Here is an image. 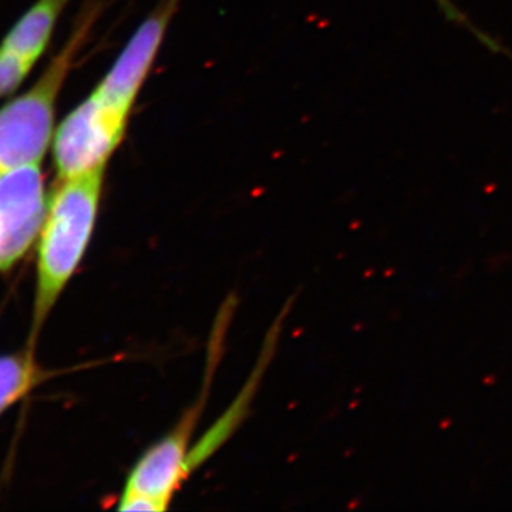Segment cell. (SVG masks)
I'll return each instance as SVG.
<instances>
[{
	"label": "cell",
	"mask_w": 512,
	"mask_h": 512,
	"mask_svg": "<svg viewBox=\"0 0 512 512\" xmlns=\"http://www.w3.org/2000/svg\"><path fill=\"white\" fill-rule=\"evenodd\" d=\"M104 175L106 167L69 180H59L49 197L37 247L29 348L35 349L37 335L86 255L99 215Z\"/></svg>",
	"instance_id": "cell-1"
},
{
	"label": "cell",
	"mask_w": 512,
	"mask_h": 512,
	"mask_svg": "<svg viewBox=\"0 0 512 512\" xmlns=\"http://www.w3.org/2000/svg\"><path fill=\"white\" fill-rule=\"evenodd\" d=\"M93 20L77 26L32 87L0 109V174L25 165H40L55 137L56 104L74 57Z\"/></svg>",
	"instance_id": "cell-2"
},
{
	"label": "cell",
	"mask_w": 512,
	"mask_h": 512,
	"mask_svg": "<svg viewBox=\"0 0 512 512\" xmlns=\"http://www.w3.org/2000/svg\"><path fill=\"white\" fill-rule=\"evenodd\" d=\"M128 119V114L90 94L55 131L53 158L59 180L107 167L126 137Z\"/></svg>",
	"instance_id": "cell-3"
},
{
	"label": "cell",
	"mask_w": 512,
	"mask_h": 512,
	"mask_svg": "<svg viewBox=\"0 0 512 512\" xmlns=\"http://www.w3.org/2000/svg\"><path fill=\"white\" fill-rule=\"evenodd\" d=\"M47 207L40 165L0 174V272L9 271L39 239Z\"/></svg>",
	"instance_id": "cell-4"
},
{
	"label": "cell",
	"mask_w": 512,
	"mask_h": 512,
	"mask_svg": "<svg viewBox=\"0 0 512 512\" xmlns=\"http://www.w3.org/2000/svg\"><path fill=\"white\" fill-rule=\"evenodd\" d=\"M181 0H165L136 30L93 94L113 109L131 114L156 62Z\"/></svg>",
	"instance_id": "cell-5"
},
{
	"label": "cell",
	"mask_w": 512,
	"mask_h": 512,
	"mask_svg": "<svg viewBox=\"0 0 512 512\" xmlns=\"http://www.w3.org/2000/svg\"><path fill=\"white\" fill-rule=\"evenodd\" d=\"M201 402L184 414V419L170 434L148 448L128 476L123 493L146 495L165 510L170 507L175 491L190 476L192 433L201 414Z\"/></svg>",
	"instance_id": "cell-6"
},
{
	"label": "cell",
	"mask_w": 512,
	"mask_h": 512,
	"mask_svg": "<svg viewBox=\"0 0 512 512\" xmlns=\"http://www.w3.org/2000/svg\"><path fill=\"white\" fill-rule=\"evenodd\" d=\"M69 2L70 0H36L35 5L13 26L0 47L37 63L45 53L55 32L57 20Z\"/></svg>",
	"instance_id": "cell-7"
},
{
	"label": "cell",
	"mask_w": 512,
	"mask_h": 512,
	"mask_svg": "<svg viewBox=\"0 0 512 512\" xmlns=\"http://www.w3.org/2000/svg\"><path fill=\"white\" fill-rule=\"evenodd\" d=\"M46 373L37 363L35 349L0 356V414L25 399Z\"/></svg>",
	"instance_id": "cell-8"
},
{
	"label": "cell",
	"mask_w": 512,
	"mask_h": 512,
	"mask_svg": "<svg viewBox=\"0 0 512 512\" xmlns=\"http://www.w3.org/2000/svg\"><path fill=\"white\" fill-rule=\"evenodd\" d=\"M35 64L0 47V99L15 92Z\"/></svg>",
	"instance_id": "cell-9"
},
{
	"label": "cell",
	"mask_w": 512,
	"mask_h": 512,
	"mask_svg": "<svg viewBox=\"0 0 512 512\" xmlns=\"http://www.w3.org/2000/svg\"><path fill=\"white\" fill-rule=\"evenodd\" d=\"M439 6L440 12L443 13L444 18L448 20V22L454 23V25L461 26L468 30L474 37H477L480 40V43H483L485 47H487L490 52L493 53H503L504 49L497 40H494L493 37L487 35V33L483 32L471 22L470 19L464 15L463 10L458 8L456 3L453 0H434Z\"/></svg>",
	"instance_id": "cell-10"
},
{
	"label": "cell",
	"mask_w": 512,
	"mask_h": 512,
	"mask_svg": "<svg viewBox=\"0 0 512 512\" xmlns=\"http://www.w3.org/2000/svg\"><path fill=\"white\" fill-rule=\"evenodd\" d=\"M121 511H165L164 505L146 495L123 493L120 497Z\"/></svg>",
	"instance_id": "cell-11"
}]
</instances>
